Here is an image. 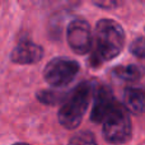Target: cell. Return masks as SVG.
I'll return each mask as SVG.
<instances>
[{
  "instance_id": "4fadbf2b",
  "label": "cell",
  "mask_w": 145,
  "mask_h": 145,
  "mask_svg": "<svg viewBox=\"0 0 145 145\" xmlns=\"http://www.w3.org/2000/svg\"><path fill=\"white\" fill-rule=\"evenodd\" d=\"M97 7L101 8H113V7H117V3L116 1H95L94 3Z\"/></svg>"
},
{
  "instance_id": "5b68a950",
  "label": "cell",
  "mask_w": 145,
  "mask_h": 145,
  "mask_svg": "<svg viewBox=\"0 0 145 145\" xmlns=\"http://www.w3.org/2000/svg\"><path fill=\"white\" fill-rule=\"evenodd\" d=\"M66 37L69 46L78 55H85L92 48V32L89 24L85 20H71L68 25Z\"/></svg>"
},
{
  "instance_id": "7a4b0ae2",
  "label": "cell",
  "mask_w": 145,
  "mask_h": 145,
  "mask_svg": "<svg viewBox=\"0 0 145 145\" xmlns=\"http://www.w3.org/2000/svg\"><path fill=\"white\" fill-rule=\"evenodd\" d=\"M93 84L90 82H83L75 87L66 97L64 105L59 111V122L69 130H74L80 125L84 113L89 106L93 94Z\"/></svg>"
},
{
  "instance_id": "30bf717a",
  "label": "cell",
  "mask_w": 145,
  "mask_h": 145,
  "mask_svg": "<svg viewBox=\"0 0 145 145\" xmlns=\"http://www.w3.org/2000/svg\"><path fill=\"white\" fill-rule=\"evenodd\" d=\"M37 98L46 105H56L60 101H63L65 95L59 92H52V90H41L37 93Z\"/></svg>"
},
{
  "instance_id": "9c48e42d",
  "label": "cell",
  "mask_w": 145,
  "mask_h": 145,
  "mask_svg": "<svg viewBox=\"0 0 145 145\" xmlns=\"http://www.w3.org/2000/svg\"><path fill=\"white\" fill-rule=\"evenodd\" d=\"M113 74L117 78L126 82H136L140 79L141 71L136 65H127V66H117L113 69Z\"/></svg>"
},
{
  "instance_id": "277c9868",
  "label": "cell",
  "mask_w": 145,
  "mask_h": 145,
  "mask_svg": "<svg viewBox=\"0 0 145 145\" xmlns=\"http://www.w3.org/2000/svg\"><path fill=\"white\" fill-rule=\"evenodd\" d=\"M79 71V64L68 57H55L46 65L43 78L50 85L61 88L74 80Z\"/></svg>"
},
{
  "instance_id": "52a82bcc",
  "label": "cell",
  "mask_w": 145,
  "mask_h": 145,
  "mask_svg": "<svg viewBox=\"0 0 145 145\" xmlns=\"http://www.w3.org/2000/svg\"><path fill=\"white\" fill-rule=\"evenodd\" d=\"M43 48L29 41H23L13 50L10 59L13 63L20 64V65H28V64H36L42 59Z\"/></svg>"
},
{
  "instance_id": "8fae6325",
  "label": "cell",
  "mask_w": 145,
  "mask_h": 145,
  "mask_svg": "<svg viewBox=\"0 0 145 145\" xmlns=\"http://www.w3.org/2000/svg\"><path fill=\"white\" fill-rule=\"evenodd\" d=\"M68 145H97V143L90 131H84L72 136Z\"/></svg>"
},
{
  "instance_id": "ba28073f",
  "label": "cell",
  "mask_w": 145,
  "mask_h": 145,
  "mask_svg": "<svg viewBox=\"0 0 145 145\" xmlns=\"http://www.w3.org/2000/svg\"><path fill=\"white\" fill-rule=\"evenodd\" d=\"M144 92L141 88H126L123 92V107L127 112L141 115L144 112Z\"/></svg>"
},
{
  "instance_id": "8992f818",
  "label": "cell",
  "mask_w": 145,
  "mask_h": 145,
  "mask_svg": "<svg viewBox=\"0 0 145 145\" xmlns=\"http://www.w3.org/2000/svg\"><path fill=\"white\" fill-rule=\"evenodd\" d=\"M93 108L90 112V120L93 122H102L105 117L108 115L112 107L115 106L116 99L112 94V90L107 85H101L99 88L95 89V93L93 95Z\"/></svg>"
},
{
  "instance_id": "5bb4252c",
  "label": "cell",
  "mask_w": 145,
  "mask_h": 145,
  "mask_svg": "<svg viewBox=\"0 0 145 145\" xmlns=\"http://www.w3.org/2000/svg\"><path fill=\"white\" fill-rule=\"evenodd\" d=\"M13 145H29V144H27V143H17V144H13Z\"/></svg>"
},
{
  "instance_id": "6da1fadb",
  "label": "cell",
  "mask_w": 145,
  "mask_h": 145,
  "mask_svg": "<svg viewBox=\"0 0 145 145\" xmlns=\"http://www.w3.org/2000/svg\"><path fill=\"white\" fill-rule=\"evenodd\" d=\"M95 52L93 59L98 63L108 61L120 55L125 45V32L117 22L101 19L95 25Z\"/></svg>"
},
{
  "instance_id": "7c38bea8",
  "label": "cell",
  "mask_w": 145,
  "mask_h": 145,
  "mask_svg": "<svg viewBox=\"0 0 145 145\" xmlns=\"http://www.w3.org/2000/svg\"><path fill=\"white\" fill-rule=\"evenodd\" d=\"M130 51L133 55L138 56V57L143 59L144 54H145V47H144V38L143 37H138L130 46Z\"/></svg>"
},
{
  "instance_id": "3957f363",
  "label": "cell",
  "mask_w": 145,
  "mask_h": 145,
  "mask_svg": "<svg viewBox=\"0 0 145 145\" xmlns=\"http://www.w3.org/2000/svg\"><path fill=\"white\" fill-rule=\"evenodd\" d=\"M103 121V138L108 143L123 144L131 139V120L127 110L123 107L122 103L116 102Z\"/></svg>"
}]
</instances>
